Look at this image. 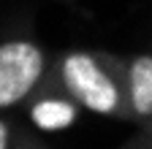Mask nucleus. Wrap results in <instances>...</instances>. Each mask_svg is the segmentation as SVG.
<instances>
[{
	"mask_svg": "<svg viewBox=\"0 0 152 149\" xmlns=\"http://www.w3.org/2000/svg\"><path fill=\"white\" fill-rule=\"evenodd\" d=\"M46 79L92 114L130 122V106L122 79V57L117 54L84 52V49L65 52L57 57Z\"/></svg>",
	"mask_w": 152,
	"mask_h": 149,
	"instance_id": "1",
	"label": "nucleus"
},
{
	"mask_svg": "<svg viewBox=\"0 0 152 149\" xmlns=\"http://www.w3.org/2000/svg\"><path fill=\"white\" fill-rule=\"evenodd\" d=\"M49 76L46 52L30 38H11L0 44V108L27 100Z\"/></svg>",
	"mask_w": 152,
	"mask_h": 149,
	"instance_id": "2",
	"label": "nucleus"
},
{
	"mask_svg": "<svg viewBox=\"0 0 152 149\" xmlns=\"http://www.w3.org/2000/svg\"><path fill=\"white\" fill-rule=\"evenodd\" d=\"M122 79L130 106V122L139 127V136L152 133V54L122 57Z\"/></svg>",
	"mask_w": 152,
	"mask_h": 149,
	"instance_id": "3",
	"label": "nucleus"
},
{
	"mask_svg": "<svg viewBox=\"0 0 152 149\" xmlns=\"http://www.w3.org/2000/svg\"><path fill=\"white\" fill-rule=\"evenodd\" d=\"M79 111H82V106L68 92H63L60 87L46 81V89L33 98L27 114H30V122L35 130H41V133H63V130L76 125Z\"/></svg>",
	"mask_w": 152,
	"mask_h": 149,
	"instance_id": "4",
	"label": "nucleus"
},
{
	"mask_svg": "<svg viewBox=\"0 0 152 149\" xmlns=\"http://www.w3.org/2000/svg\"><path fill=\"white\" fill-rule=\"evenodd\" d=\"M11 141H14V127L0 119V149H11Z\"/></svg>",
	"mask_w": 152,
	"mask_h": 149,
	"instance_id": "5",
	"label": "nucleus"
},
{
	"mask_svg": "<svg viewBox=\"0 0 152 149\" xmlns=\"http://www.w3.org/2000/svg\"><path fill=\"white\" fill-rule=\"evenodd\" d=\"M125 149H152V138H133L128 141Z\"/></svg>",
	"mask_w": 152,
	"mask_h": 149,
	"instance_id": "6",
	"label": "nucleus"
},
{
	"mask_svg": "<svg viewBox=\"0 0 152 149\" xmlns=\"http://www.w3.org/2000/svg\"><path fill=\"white\" fill-rule=\"evenodd\" d=\"M136 138H152V133H149V136H136Z\"/></svg>",
	"mask_w": 152,
	"mask_h": 149,
	"instance_id": "7",
	"label": "nucleus"
}]
</instances>
